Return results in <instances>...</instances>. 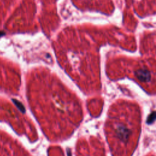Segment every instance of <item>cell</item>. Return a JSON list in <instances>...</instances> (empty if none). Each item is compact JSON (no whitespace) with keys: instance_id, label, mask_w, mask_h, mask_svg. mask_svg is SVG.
<instances>
[{"instance_id":"6da1fadb","label":"cell","mask_w":156,"mask_h":156,"mask_svg":"<svg viewBox=\"0 0 156 156\" xmlns=\"http://www.w3.org/2000/svg\"><path fill=\"white\" fill-rule=\"evenodd\" d=\"M117 136L120 139L123 141H126L128 139L130 134V130L125 126H119L117 129Z\"/></svg>"},{"instance_id":"7a4b0ae2","label":"cell","mask_w":156,"mask_h":156,"mask_svg":"<svg viewBox=\"0 0 156 156\" xmlns=\"http://www.w3.org/2000/svg\"><path fill=\"white\" fill-rule=\"evenodd\" d=\"M137 77L138 78L139 80L142 81H149L151 79V74L148 71L146 70H140L137 71L136 73Z\"/></svg>"},{"instance_id":"3957f363","label":"cell","mask_w":156,"mask_h":156,"mask_svg":"<svg viewBox=\"0 0 156 156\" xmlns=\"http://www.w3.org/2000/svg\"><path fill=\"white\" fill-rule=\"evenodd\" d=\"M12 100H13V102L14 103V104H15L16 105V106L18 107V109L20 110L21 112H22L23 113H25V107L23 106V105L22 104V103H21V102H20L19 101H18V100H17L15 99H13Z\"/></svg>"},{"instance_id":"277c9868","label":"cell","mask_w":156,"mask_h":156,"mask_svg":"<svg viewBox=\"0 0 156 156\" xmlns=\"http://www.w3.org/2000/svg\"><path fill=\"white\" fill-rule=\"evenodd\" d=\"M156 119V112H153L152 114L149 116L148 119V123H151L154 121Z\"/></svg>"},{"instance_id":"5b68a950","label":"cell","mask_w":156,"mask_h":156,"mask_svg":"<svg viewBox=\"0 0 156 156\" xmlns=\"http://www.w3.org/2000/svg\"><path fill=\"white\" fill-rule=\"evenodd\" d=\"M67 154H68V156H71V151L69 149H67Z\"/></svg>"},{"instance_id":"8992f818","label":"cell","mask_w":156,"mask_h":156,"mask_svg":"<svg viewBox=\"0 0 156 156\" xmlns=\"http://www.w3.org/2000/svg\"><path fill=\"white\" fill-rule=\"evenodd\" d=\"M4 34H5V33H4V32H3V31H0V37L4 36Z\"/></svg>"}]
</instances>
